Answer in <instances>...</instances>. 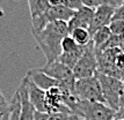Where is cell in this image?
<instances>
[{"label": "cell", "mask_w": 124, "mask_h": 120, "mask_svg": "<svg viewBox=\"0 0 124 120\" xmlns=\"http://www.w3.org/2000/svg\"><path fill=\"white\" fill-rule=\"evenodd\" d=\"M71 112L81 120H115L116 111L101 102H89L78 98Z\"/></svg>", "instance_id": "obj_2"}, {"label": "cell", "mask_w": 124, "mask_h": 120, "mask_svg": "<svg viewBox=\"0 0 124 120\" xmlns=\"http://www.w3.org/2000/svg\"><path fill=\"white\" fill-rule=\"evenodd\" d=\"M28 5H29L31 19L43 14L50 7L49 0H28Z\"/></svg>", "instance_id": "obj_15"}, {"label": "cell", "mask_w": 124, "mask_h": 120, "mask_svg": "<svg viewBox=\"0 0 124 120\" xmlns=\"http://www.w3.org/2000/svg\"><path fill=\"white\" fill-rule=\"evenodd\" d=\"M109 30L111 35H117V36H123L124 35V21L123 20H113L109 23Z\"/></svg>", "instance_id": "obj_21"}, {"label": "cell", "mask_w": 124, "mask_h": 120, "mask_svg": "<svg viewBox=\"0 0 124 120\" xmlns=\"http://www.w3.org/2000/svg\"><path fill=\"white\" fill-rule=\"evenodd\" d=\"M113 20H123L124 21V2L115 9V14H114Z\"/></svg>", "instance_id": "obj_24"}, {"label": "cell", "mask_w": 124, "mask_h": 120, "mask_svg": "<svg viewBox=\"0 0 124 120\" xmlns=\"http://www.w3.org/2000/svg\"><path fill=\"white\" fill-rule=\"evenodd\" d=\"M60 1H62L63 6H66V7L72 8V9H78L79 7L82 6L81 0H60Z\"/></svg>", "instance_id": "obj_23"}, {"label": "cell", "mask_w": 124, "mask_h": 120, "mask_svg": "<svg viewBox=\"0 0 124 120\" xmlns=\"http://www.w3.org/2000/svg\"><path fill=\"white\" fill-rule=\"evenodd\" d=\"M17 93L21 102V109H20V120H36L35 119V107L29 100L27 89V80L26 77L22 79L20 86L17 88Z\"/></svg>", "instance_id": "obj_10"}, {"label": "cell", "mask_w": 124, "mask_h": 120, "mask_svg": "<svg viewBox=\"0 0 124 120\" xmlns=\"http://www.w3.org/2000/svg\"><path fill=\"white\" fill-rule=\"evenodd\" d=\"M67 35H70V31L67 22L65 21L49 22L41 31L34 33V37L45 55L46 62H52L59 58L62 40Z\"/></svg>", "instance_id": "obj_1"}, {"label": "cell", "mask_w": 124, "mask_h": 120, "mask_svg": "<svg viewBox=\"0 0 124 120\" xmlns=\"http://www.w3.org/2000/svg\"><path fill=\"white\" fill-rule=\"evenodd\" d=\"M118 49L121 50V51H122V52H123V53H124V38H123V40L121 42V44H119Z\"/></svg>", "instance_id": "obj_27"}, {"label": "cell", "mask_w": 124, "mask_h": 120, "mask_svg": "<svg viewBox=\"0 0 124 120\" xmlns=\"http://www.w3.org/2000/svg\"><path fill=\"white\" fill-rule=\"evenodd\" d=\"M27 80V89H28V96L29 100L32 104V106L37 112H48L46 110V104H45V90L36 86L34 81L30 77L26 75Z\"/></svg>", "instance_id": "obj_11"}, {"label": "cell", "mask_w": 124, "mask_h": 120, "mask_svg": "<svg viewBox=\"0 0 124 120\" xmlns=\"http://www.w3.org/2000/svg\"><path fill=\"white\" fill-rule=\"evenodd\" d=\"M115 9H116L115 7L108 5L100 6L94 9V15H93L91 26L88 28L91 36H93L99 29H101L103 27H108L109 23L113 21Z\"/></svg>", "instance_id": "obj_8"}, {"label": "cell", "mask_w": 124, "mask_h": 120, "mask_svg": "<svg viewBox=\"0 0 124 120\" xmlns=\"http://www.w3.org/2000/svg\"><path fill=\"white\" fill-rule=\"evenodd\" d=\"M2 115H4V114H2ZM2 115H0V118H1V117H2Z\"/></svg>", "instance_id": "obj_28"}, {"label": "cell", "mask_w": 124, "mask_h": 120, "mask_svg": "<svg viewBox=\"0 0 124 120\" xmlns=\"http://www.w3.org/2000/svg\"><path fill=\"white\" fill-rule=\"evenodd\" d=\"M8 111H9V103L6 100L4 93L0 91V115L5 114Z\"/></svg>", "instance_id": "obj_22"}, {"label": "cell", "mask_w": 124, "mask_h": 120, "mask_svg": "<svg viewBox=\"0 0 124 120\" xmlns=\"http://www.w3.org/2000/svg\"><path fill=\"white\" fill-rule=\"evenodd\" d=\"M8 117H9V111H8V112H6L5 114L0 118V120H8Z\"/></svg>", "instance_id": "obj_26"}, {"label": "cell", "mask_w": 124, "mask_h": 120, "mask_svg": "<svg viewBox=\"0 0 124 120\" xmlns=\"http://www.w3.org/2000/svg\"><path fill=\"white\" fill-rule=\"evenodd\" d=\"M20 109H21V102L19 93L16 91L9 103V117L8 120H20Z\"/></svg>", "instance_id": "obj_19"}, {"label": "cell", "mask_w": 124, "mask_h": 120, "mask_svg": "<svg viewBox=\"0 0 124 120\" xmlns=\"http://www.w3.org/2000/svg\"><path fill=\"white\" fill-rule=\"evenodd\" d=\"M39 69L43 73H45L46 75L57 80L59 82L62 89H64L66 91H70V93H73L74 84H76L77 81L74 73L71 68L65 66L64 64H62L59 60H54L52 62H46V65L43 66Z\"/></svg>", "instance_id": "obj_4"}, {"label": "cell", "mask_w": 124, "mask_h": 120, "mask_svg": "<svg viewBox=\"0 0 124 120\" xmlns=\"http://www.w3.org/2000/svg\"><path fill=\"white\" fill-rule=\"evenodd\" d=\"M110 36H111V33H110L108 27H103L101 29H99L96 33L92 36V40L94 43V45H95V49L101 47L103 44L109 39Z\"/></svg>", "instance_id": "obj_17"}, {"label": "cell", "mask_w": 124, "mask_h": 120, "mask_svg": "<svg viewBox=\"0 0 124 120\" xmlns=\"http://www.w3.org/2000/svg\"><path fill=\"white\" fill-rule=\"evenodd\" d=\"M96 76L101 83L103 98L106 104L115 111H117L119 109V102L123 93V81L116 77L101 74L99 72L96 73Z\"/></svg>", "instance_id": "obj_3"}, {"label": "cell", "mask_w": 124, "mask_h": 120, "mask_svg": "<svg viewBox=\"0 0 124 120\" xmlns=\"http://www.w3.org/2000/svg\"><path fill=\"white\" fill-rule=\"evenodd\" d=\"M80 46L81 45H78L71 35H67L62 40V52H72V51L78 50Z\"/></svg>", "instance_id": "obj_20"}, {"label": "cell", "mask_w": 124, "mask_h": 120, "mask_svg": "<svg viewBox=\"0 0 124 120\" xmlns=\"http://www.w3.org/2000/svg\"><path fill=\"white\" fill-rule=\"evenodd\" d=\"M70 35L72 36V38L76 40V43L78 45H81V46H85L92 40V36L88 31V29L77 28V29H73L71 31Z\"/></svg>", "instance_id": "obj_16"}, {"label": "cell", "mask_w": 124, "mask_h": 120, "mask_svg": "<svg viewBox=\"0 0 124 120\" xmlns=\"http://www.w3.org/2000/svg\"><path fill=\"white\" fill-rule=\"evenodd\" d=\"M27 75L31 79L34 83L38 86L41 89L43 90H48L50 88L54 87H60L59 82L57 80H54V77L46 75L45 73L41 71L39 68H35V69H30L27 72Z\"/></svg>", "instance_id": "obj_12"}, {"label": "cell", "mask_w": 124, "mask_h": 120, "mask_svg": "<svg viewBox=\"0 0 124 120\" xmlns=\"http://www.w3.org/2000/svg\"><path fill=\"white\" fill-rule=\"evenodd\" d=\"M93 15H94V9L87 6H81L78 9L74 11L72 17L70 21L67 22L69 26V31H72L73 29L77 28H84V29H88L92 22Z\"/></svg>", "instance_id": "obj_9"}, {"label": "cell", "mask_w": 124, "mask_h": 120, "mask_svg": "<svg viewBox=\"0 0 124 120\" xmlns=\"http://www.w3.org/2000/svg\"><path fill=\"white\" fill-rule=\"evenodd\" d=\"M36 120H81L78 115L71 112H37L35 111Z\"/></svg>", "instance_id": "obj_13"}, {"label": "cell", "mask_w": 124, "mask_h": 120, "mask_svg": "<svg viewBox=\"0 0 124 120\" xmlns=\"http://www.w3.org/2000/svg\"><path fill=\"white\" fill-rule=\"evenodd\" d=\"M122 1H123V2H124V0H122Z\"/></svg>", "instance_id": "obj_29"}, {"label": "cell", "mask_w": 124, "mask_h": 120, "mask_svg": "<svg viewBox=\"0 0 124 120\" xmlns=\"http://www.w3.org/2000/svg\"><path fill=\"white\" fill-rule=\"evenodd\" d=\"M81 4L84 6H87V7H91L93 9H95L100 6H113L115 8H117L123 4L122 0H81Z\"/></svg>", "instance_id": "obj_18"}, {"label": "cell", "mask_w": 124, "mask_h": 120, "mask_svg": "<svg viewBox=\"0 0 124 120\" xmlns=\"http://www.w3.org/2000/svg\"><path fill=\"white\" fill-rule=\"evenodd\" d=\"M73 93L78 98L84 99V100L106 103L103 98L101 83L96 75L77 80L74 89H73Z\"/></svg>", "instance_id": "obj_5"}, {"label": "cell", "mask_w": 124, "mask_h": 120, "mask_svg": "<svg viewBox=\"0 0 124 120\" xmlns=\"http://www.w3.org/2000/svg\"><path fill=\"white\" fill-rule=\"evenodd\" d=\"M65 93L66 90L60 87H54L45 90V104L48 112H71L65 105Z\"/></svg>", "instance_id": "obj_7"}, {"label": "cell", "mask_w": 124, "mask_h": 120, "mask_svg": "<svg viewBox=\"0 0 124 120\" xmlns=\"http://www.w3.org/2000/svg\"><path fill=\"white\" fill-rule=\"evenodd\" d=\"M84 50H85V46H80L78 50L72 51V52H62V54L57 60H59L62 64H64L65 66H67L73 71V68L76 67V65L78 64L79 59L84 53Z\"/></svg>", "instance_id": "obj_14"}, {"label": "cell", "mask_w": 124, "mask_h": 120, "mask_svg": "<svg viewBox=\"0 0 124 120\" xmlns=\"http://www.w3.org/2000/svg\"><path fill=\"white\" fill-rule=\"evenodd\" d=\"M73 73L77 80L91 77L96 75L97 73V58H96V49L95 45L91 40L89 43L85 45L84 53L79 59L78 64L73 68Z\"/></svg>", "instance_id": "obj_6"}, {"label": "cell", "mask_w": 124, "mask_h": 120, "mask_svg": "<svg viewBox=\"0 0 124 120\" xmlns=\"http://www.w3.org/2000/svg\"><path fill=\"white\" fill-rule=\"evenodd\" d=\"M119 118H124V107H121L116 111L115 114V119H119Z\"/></svg>", "instance_id": "obj_25"}]
</instances>
